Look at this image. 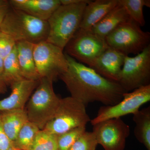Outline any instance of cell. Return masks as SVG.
Instances as JSON below:
<instances>
[{"instance_id":"obj_1","label":"cell","mask_w":150,"mask_h":150,"mask_svg":"<svg viewBox=\"0 0 150 150\" xmlns=\"http://www.w3.org/2000/svg\"><path fill=\"white\" fill-rule=\"evenodd\" d=\"M65 54L68 67L59 79L66 85L71 97L86 107L96 101L113 105L122 99L126 92L118 83L105 79L93 69Z\"/></svg>"},{"instance_id":"obj_2","label":"cell","mask_w":150,"mask_h":150,"mask_svg":"<svg viewBox=\"0 0 150 150\" xmlns=\"http://www.w3.org/2000/svg\"><path fill=\"white\" fill-rule=\"evenodd\" d=\"M90 1L59 6L47 21L49 32L46 41L64 50L79 29L84 11Z\"/></svg>"},{"instance_id":"obj_3","label":"cell","mask_w":150,"mask_h":150,"mask_svg":"<svg viewBox=\"0 0 150 150\" xmlns=\"http://www.w3.org/2000/svg\"><path fill=\"white\" fill-rule=\"evenodd\" d=\"M0 30L16 42L25 41L35 44L46 41L49 27L47 21L11 7L0 24Z\"/></svg>"},{"instance_id":"obj_4","label":"cell","mask_w":150,"mask_h":150,"mask_svg":"<svg viewBox=\"0 0 150 150\" xmlns=\"http://www.w3.org/2000/svg\"><path fill=\"white\" fill-rule=\"evenodd\" d=\"M53 81L41 78L25 107L30 122L43 130L56 112L61 98L54 91Z\"/></svg>"},{"instance_id":"obj_5","label":"cell","mask_w":150,"mask_h":150,"mask_svg":"<svg viewBox=\"0 0 150 150\" xmlns=\"http://www.w3.org/2000/svg\"><path fill=\"white\" fill-rule=\"evenodd\" d=\"M108 46L126 56L139 54L150 45V33L131 18L121 23L105 38Z\"/></svg>"},{"instance_id":"obj_6","label":"cell","mask_w":150,"mask_h":150,"mask_svg":"<svg viewBox=\"0 0 150 150\" xmlns=\"http://www.w3.org/2000/svg\"><path fill=\"white\" fill-rule=\"evenodd\" d=\"M91 120L83 103L67 97L61 98L54 117L43 129L59 135L75 128L86 127Z\"/></svg>"},{"instance_id":"obj_7","label":"cell","mask_w":150,"mask_h":150,"mask_svg":"<svg viewBox=\"0 0 150 150\" xmlns=\"http://www.w3.org/2000/svg\"><path fill=\"white\" fill-rule=\"evenodd\" d=\"M108 47L104 38L91 31L79 29L64 51L78 62L91 68L97 58Z\"/></svg>"},{"instance_id":"obj_8","label":"cell","mask_w":150,"mask_h":150,"mask_svg":"<svg viewBox=\"0 0 150 150\" xmlns=\"http://www.w3.org/2000/svg\"><path fill=\"white\" fill-rule=\"evenodd\" d=\"M33 56L40 78L56 80L67 70L68 62L64 50L46 41L35 44Z\"/></svg>"},{"instance_id":"obj_9","label":"cell","mask_w":150,"mask_h":150,"mask_svg":"<svg viewBox=\"0 0 150 150\" xmlns=\"http://www.w3.org/2000/svg\"><path fill=\"white\" fill-rule=\"evenodd\" d=\"M118 83L126 92L150 85V45L134 57L126 56Z\"/></svg>"},{"instance_id":"obj_10","label":"cell","mask_w":150,"mask_h":150,"mask_svg":"<svg viewBox=\"0 0 150 150\" xmlns=\"http://www.w3.org/2000/svg\"><path fill=\"white\" fill-rule=\"evenodd\" d=\"M150 100V85L136 89L131 92H126L122 99L113 105H104L100 108L96 116L91 120L92 126L102 121L121 118L139 110L143 105Z\"/></svg>"},{"instance_id":"obj_11","label":"cell","mask_w":150,"mask_h":150,"mask_svg":"<svg viewBox=\"0 0 150 150\" xmlns=\"http://www.w3.org/2000/svg\"><path fill=\"white\" fill-rule=\"evenodd\" d=\"M93 126L98 144L105 150H124L130 129L121 118L108 119Z\"/></svg>"},{"instance_id":"obj_12","label":"cell","mask_w":150,"mask_h":150,"mask_svg":"<svg viewBox=\"0 0 150 150\" xmlns=\"http://www.w3.org/2000/svg\"><path fill=\"white\" fill-rule=\"evenodd\" d=\"M126 56L108 46L91 68L103 77L118 82Z\"/></svg>"},{"instance_id":"obj_13","label":"cell","mask_w":150,"mask_h":150,"mask_svg":"<svg viewBox=\"0 0 150 150\" xmlns=\"http://www.w3.org/2000/svg\"><path fill=\"white\" fill-rule=\"evenodd\" d=\"M39 80L23 79L11 85L9 96L0 100V112L24 109L30 97L37 87Z\"/></svg>"},{"instance_id":"obj_14","label":"cell","mask_w":150,"mask_h":150,"mask_svg":"<svg viewBox=\"0 0 150 150\" xmlns=\"http://www.w3.org/2000/svg\"><path fill=\"white\" fill-rule=\"evenodd\" d=\"M12 8L22 11L31 16L47 21L61 5L60 0H10Z\"/></svg>"},{"instance_id":"obj_15","label":"cell","mask_w":150,"mask_h":150,"mask_svg":"<svg viewBox=\"0 0 150 150\" xmlns=\"http://www.w3.org/2000/svg\"><path fill=\"white\" fill-rule=\"evenodd\" d=\"M118 4V0L91 1L84 11L79 29L89 31Z\"/></svg>"},{"instance_id":"obj_16","label":"cell","mask_w":150,"mask_h":150,"mask_svg":"<svg viewBox=\"0 0 150 150\" xmlns=\"http://www.w3.org/2000/svg\"><path fill=\"white\" fill-rule=\"evenodd\" d=\"M33 43L25 41L16 42L17 55L22 75L25 79L38 81L40 79L35 67Z\"/></svg>"},{"instance_id":"obj_17","label":"cell","mask_w":150,"mask_h":150,"mask_svg":"<svg viewBox=\"0 0 150 150\" xmlns=\"http://www.w3.org/2000/svg\"><path fill=\"white\" fill-rule=\"evenodd\" d=\"M130 18L125 9L118 3L115 8L89 31L105 39L119 25L127 21Z\"/></svg>"},{"instance_id":"obj_18","label":"cell","mask_w":150,"mask_h":150,"mask_svg":"<svg viewBox=\"0 0 150 150\" xmlns=\"http://www.w3.org/2000/svg\"><path fill=\"white\" fill-rule=\"evenodd\" d=\"M0 118L4 131L13 142L22 126L28 121L25 109L0 112Z\"/></svg>"},{"instance_id":"obj_19","label":"cell","mask_w":150,"mask_h":150,"mask_svg":"<svg viewBox=\"0 0 150 150\" xmlns=\"http://www.w3.org/2000/svg\"><path fill=\"white\" fill-rule=\"evenodd\" d=\"M133 115L136 124L134 136L147 149L150 150V106L138 110Z\"/></svg>"},{"instance_id":"obj_20","label":"cell","mask_w":150,"mask_h":150,"mask_svg":"<svg viewBox=\"0 0 150 150\" xmlns=\"http://www.w3.org/2000/svg\"><path fill=\"white\" fill-rule=\"evenodd\" d=\"M3 68L2 76L8 85L24 79L19 65L16 46L11 53L4 59Z\"/></svg>"},{"instance_id":"obj_21","label":"cell","mask_w":150,"mask_h":150,"mask_svg":"<svg viewBox=\"0 0 150 150\" xmlns=\"http://www.w3.org/2000/svg\"><path fill=\"white\" fill-rule=\"evenodd\" d=\"M118 3L124 8L130 18L141 27L144 26L143 8L150 7V0H118Z\"/></svg>"},{"instance_id":"obj_22","label":"cell","mask_w":150,"mask_h":150,"mask_svg":"<svg viewBox=\"0 0 150 150\" xmlns=\"http://www.w3.org/2000/svg\"><path fill=\"white\" fill-rule=\"evenodd\" d=\"M40 130L34 123L28 121L22 126L13 142L14 148L18 150H28Z\"/></svg>"},{"instance_id":"obj_23","label":"cell","mask_w":150,"mask_h":150,"mask_svg":"<svg viewBox=\"0 0 150 150\" xmlns=\"http://www.w3.org/2000/svg\"><path fill=\"white\" fill-rule=\"evenodd\" d=\"M28 150H58L57 135L40 130Z\"/></svg>"},{"instance_id":"obj_24","label":"cell","mask_w":150,"mask_h":150,"mask_svg":"<svg viewBox=\"0 0 150 150\" xmlns=\"http://www.w3.org/2000/svg\"><path fill=\"white\" fill-rule=\"evenodd\" d=\"M86 131V127L75 128L57 135L58 150H68L81 135Z\"/></svg>"},{"instance_id":"obj_25","label":"cell","mask_w":150,"mask_h":150,"mask_svg":"<svg viewBox=\"0 0 150 150\" xmlns=\"http://www.w3.org/2000/svg\"><path fill=\"white\" fill-rule=\"evenodd\" d=\"M98 144L93 132L86 131L68 150H96Z\"/></svg>"},{"instance_id":"obj_26","label":"cell","mask_w":150,"mask_h":150,"mask_svg":"<svg viewBox=\"0 0 150 150\" xmlns=\"http://www.w3.org/2000/svg\"><path fill=\"white\" fill-rule=\"evenodd\" d=\"M16 45V42L10 36L0 33V57L4 60L11 53Z\"/></svg>"},{"instance_id":"obj_27","label":"cell","mask_w":150,"mask_h":150,"mask_svg":"<svg viewBox=\"0 0 150 150\" xmlns=\"http://www.w3.org/2000/svg\"><path fill=\"white\" fill-rule=\"evenodd\" d=\"M14 149L13 143L4 131L0 118V150H13Z\"/></svg>"},{"instance_id":"obj_28","label":"cell","mask_w":150,"mask_h":150,"mask_svg":"<svg viewBox=\"0 0 150 150\" xmlns=\"http://www.w3.org/2000/svg\"><path fill=\"white\" fill-rule=\"evenodd\" d=\"M11 8L9 1L0 0V24Z\"/></svg>"},{"instance_id":"obj_29","label":"cell","mask_w":150,"mask_h":150,"mask_svg":"<svg viewBox=\"0 0 150 150\" xmlns=\"http://www.w3.org/2000/svg\"><path fill=\"white\" fill-rule=\"evenodd\" d=\"M8 83L2 76H0V94L5 93L7 91Z\"/></svg>"},{"instance_id":"obj_30","label":"cell","mask_w":150,"mask_h":150,"mask_svg":"<svg viewBox=\"0 0 150 150\" xmlns=\"http://www.w3.org/2000/svg\"><path fill=\"white\" fill-rule=\"evenodd\" d=\"M86 0H60L62 5L73 4L86 1Z\"/></svg>"},{"instance_id":"obj_31","label":"cell","mask_w":150,"mask_h":150,"mask_svg":"<svg viewBox=\"0 0 150 150\" xmlns=\"http://www.w3.org/2000/svg\"><path fill=\"white\" fill-rule=\"evenodd\" d=\"M3 64H4V60L0 57V76H2L3 75Z\"/></svg>"},{"instance_id":"obj_32","label":"cell","mask_w":150,"mask_h":150,"mask_svg":"<svg viewBox=\"0 0 150 150\" xmlns=\"http://www.w3.org/2000/svg\"><path fill=\"white\" fill-rule=\"evenodd\" d=\"M13 150H18L16 149H13Z\"/></svg>"},{"instance_id":"obj_33","label":"cell","mask_w":150,"mask_h":150,"mask_svg":"<svg viewBox=\"0 0 150 150\" xmlns=\"http://www.w3.org/2000/svg\"><path fill=\"white\" fill-rule=\"evenodd\" d=\"M1 33V30H0V33Z\"/></svg>"}]
</instances>
